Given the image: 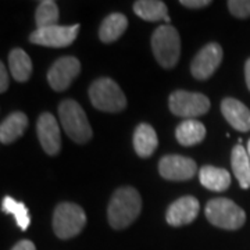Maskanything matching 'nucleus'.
I'll return each mask as SVG.
<instances>
[{
  "label": "nucleus",
  "instance_id": "8",
  "mask_svg": "<svg viewBox=\"0 0 250 250\" xmlns=\"http://www.w3.org/2000/svg\"><path fill=\"white\" fill-rule=\"evenodd\" d=\"M80 24L75 25H54V27L35 29L31 35V43L47 47H67L74 43L80 34Z\"/></svg>",
  "mask_w": 250,
  "mask_h": 250
},
{
  "label": "nucleus",
  "instance_id": "27",
  "mask_svg": "<svg viewBox=\"0 0 250 250\" xmlns=\"http://www.w3.org/2000/svg\"><path fill=\"white\" fill-rule=\"evenodd\" d=\"M9 88V72L6 71L4 64H0V92L4 93Z\"/></svg>",
  "mask_w": 250,
  "mask_h": 250
},
{
  "label": "nucleus",
  "instance_id": "5",
  "mask_svg": "<svg viewBox=\"0 0 250 250\" xmlns=\"http://www.w3.org/2000/svg\"><path fill=\"white\" fill-rule=\"evenodd\" d=\"M89 99L92 106L106 113H118L126 106L124 92L113 80L99 78L89 88Z\"/></svg>",
  "mask_w": 250,
  "mask_h": 250
},
{
  "label": "nucleus",
  "instance_id": "12",
  "mask_svg": "<svg viewBox=\"0 0 250 250\" xmlns=\"http://www.w3.org/2000/svg\"><path fill=\"white\" fill-rule=\"evenodd\" d=\"M38 138L42 145L43 150L47 154L53 156L60 152L62 147V136H60V128L59 123L50 113H43L38 118L36 124Z\"/></svg>",
  "mask_w": 250,
  "mask_h": 250
},
{
  "label": "nucleus",
  "instance_id": "7",
  "mask_svg": "<svg viewBox=\"0 0 250 250\" xmlns=\"http://www.w3.org/2000/svg\"><path fill=\"white\" fill-rule=\"evenodd\" d=\"M168 106L178 117H199L210 110V100L203 93L175 90L170 95Z\"/></svg>",
  "mask_w": 250,
  "mask_h": 250
},
{
  "label": "nucleus",
  "instance_id": "1",
  "mask_svg": "<svg viewBox=\"0 0 250 250\" xmlns=\"http://www.w3.org/2000/svg\"><path fill=\"white\" fill-rule=\"evenodd\" d=\"M141 210L142 199L139 192L132 187L120 188L113 193L108 203V224L114 229H124L138 218Z\"/></svg>",
  "mask_w": 250,
  "mask_h": 250
},
{
  "label": "nucleus",
  "instance_id": "19",
  "mask_svg": "<svg viewBox=\"0 0 250 250\" xmlns=\"http://www.w3.org/2000/svg\"><path fill=\"white\" fill-rule=\"evenodd\" d=\"M175 138L182 146H193L206 138V126L197 120L188 118L177 126Z\"/></svg>",
  "mask_w": 250,
  "mask_h": 250
},
{
  "label": "nucleus",
  "instance_id": "17",
  "mask_svg": "<svg viewBox=\"0 0 250 250\" xmlns=\"http://www.w3.org/2000/svg\"><path fill=\"white\" fill-rule=\"evenodd\" d=\"M27 126L28 118L24 113L21 111L11 113L6 120H3L0 125V142L7 145L17 141L25 132Z\"/></svg>",
  "mask_w": 250,
  "mask_h": 250
},
{
  "label": "nucleus",
  "instance_id": "29",
  "mask_svg": "<svg viewBox=\"0 0 250 250\" xmlns=\"http://www.w3.org/2000/svg\"><path fill=\"white\" fill-rule=\"evenodd\" d=\"M245 78H246V85H248V89L250 90V59L245 64Z\"/></svg>",
  "mask_w": 250,
  "mask_h": 250
},
{
  "label": "nucleus",
  "instance_id": "6",
  "mask_svg": "<svg viewBox=\"0 0 250 250\" xmlns=\"http://www.w3.org/2000/svg\"><path fill=\"white\" fill-rule=\"evenodd\" d=\"M86 214L81 206L75 203H60L53 213L54 233L60 239H71L83 229Z\"/></svg>",
  "mask_w": 250,
  "mask_h": 250
},
{
  "label": "nucleus",
  "instance_id": "3",
  "mask_svg": "<svg viewBox=\"0 0 250 250\" xmlns=\"http://www.w3.org/2000/svg\"><path fill=\"white\" fill-rule=\"evenodd\" d=\"M153 54L157 62L164 68L177 65L181 54V38L172 25H161L152 35Z\"/></svg>",
  "mask_w": 250,
  "mask_h": 250
},
{
  "label": "nucleus",
  "instance_id": "10",
  "mask_svg": "<svg viewBox=\"0 0 250 250\" xmlns=\"http://www.w3.org/2000/svg\"><path fill=\"white\" fill-rule=\"evenodd\" d=\"M80 71V60L72 56H65V57L59 59L50 67V70L47 72V82L54 90L62 92L71 85V82L77 78Z\"/></svg>",
  "mask_w": 250,
  "mask_h": 250
},
{
  "label": "nucleus",
  "instance_id": "26",
  "mask_svg": "<svg viewBox=\"0 0 250 250\" xmlns=\"http://www.w3.org/2000/svg\"><path fill=\"white\" fill-rule=\"evenodd\" d=\"M179 3L188 9H203L211 4L210 0H181Z\"/></svg>",
  "mask_w": 250,
  "mask_h": 250
},
{
  "label": "nucleus",
  "instance_id": "13",
  "mask_svg": "<svg viewBox=\"0 0 250 250\" xmlns=\"http://www.w3.org/2000/svg\"><path fill=\"white\" fill-rule=\"evenodd\" d=\"M199 210H200V205L196 197H179L168 207L166 220L172 227H182L195 221L199 214Z\"/></svg>",
  "mask_w": 250,
  "mask_h": 250
},
{
  "label": "nucleus",
  "instance_id": "4",
  "mask_svg": "<svg viewBox=\"0 0 250 250\" xmlns=\"http://www.w3.org/2000/svg\"><path fill=\"white\" fill-rule=\"evenodd\" d=\"M206 217L215 227L229 231L239 229L246 221L243 208L227 197L211 199L206 206Z\"/></svg>",
  "mask_w": 250,
  "mask_h": 250
},
{
  "label": "nucleus",
  "instance_id": "21",
  "mask_svg": "<svg viewBox=\"0 0 250 250\" xmlns=\"http://www.w3.org/2000/svg\"><path fill=\"white\" fill-rule=\"evenodd\" d=\"M231 166L235 178L238 179L242 189L250 188V159L246 149L242 145H236L231 153Z\"/></svg>",
  "mask_w": 250,
  "mask_h": 250
},
{
  "label": "nucleus",
  "instance_id": "25",
  "mask_svg": "<svg viewBox=\"0 0 250 250\" xmlns=\"http://www.w3.org/2000/svg\"><path fill=\"white\" fill-rule=\"evenodd\" d=\"M228 9L236 18L250 17V0H229Z\"/></svg>",
  "mask_w": 250,
  "mask_h": 250
},
{
  "label": "nucleus",
  "instance_id": "22",
  "mask_svg": "<svg viewBox=\"0 0 250 250\" xmlns=\"http://www.w3.org/2000/svg\"><path fill=\"white\" fill-rule=\"evenodd\" d=\"M10 74L18 82H25L32 74V62L22 49H13L9 54Z\"/></svg>",
  "mask_w": 250,
  "mask_h": 250
},
{
  "label": "nucleus",
  "instance_id": "11",
  "mask_svg": "<svg viewBox=\"0 0 250 250\" xmlns=\"http://www.w3.org/2000/svg\"><path fill=\"white\" fill-rule=\"evenodd\" d=\"M159 171L168 181H187L196 174V163L185 156L167 154L159 163Z\"/></svg>",
  "mask_w": 250,
  "mask_h": 250
},
{
  "label": "nucleus",
  "instance_id": "20",
  "mask_svg": "<svg viewBox=\"0 0 250 250\" xmlns=\"http://www.w3.org/2000/svg\"><path fill=\"white\" fill-rule=\"evenodd\" d=\"M128 28V20L121 13H113L103 20L99 28V38L103 43L116 42Z\"/></svg>",
  "mask_w": 250,
  "mask_h": 250
},
{
  "label": "nucleus",
  "instance_id": "28",
  "mask_svg": "<svg viewBox=\"0 0 250 250\" xmlns=\"http://www.w3.org/2000/svg\"><path fill=\"white\" fill-rule=\"evenodd\" d=\"M11 250H36V248L32 242L28 241V239H24V241L18 242L17 245Z\"/></svg>",
  "mask_w": 250,
  "mask_h": 250
},
{
  "label": "nucleus",
  "instance_id": "2",
  "mask_svg": "<svg viewBox=\"0 0 250 250\" xmlns=\"http://www.w3.org/2000/svg\"><path fill=\"white\" fill-rule=\"evenodd\" d=\"M59 117L62 120L65 134L74 142L86 143L92 139V128L80 103H77L72 99L62 100L59 106Z\"/></svg>",
  "mask_w": 250,
  "mask_h": 250
},
{
  "label": "nucleus",
  "instance_id": "30",
  "mask_svg": "<svg viewBox=\"0 0 250 250\" xmlns=\"http://www.w3.org/2000/svg\"><path fill=\"white\" fill-rule=\"evenodd\" d=\"M246 152H248V156H249V159H250V139H249V142H248V149H246Z\"/></svg>",
  "mask_w": 250,
  "mask_h": 250
},
{
  "label": "nucleus",
  "instance_id": "16",
  "mask_svg": "<svg viewBox=\"0 0 250 250\" xmlns=\"http://www.w3.org/2000/svg\"><path fill=\"white\" fill-rule=\"evenodd\" d=\"M200 184L210 190L224 192L231 187V175L224 168H218L214 166H205L199 171Z\"/></svg>",
  "mask_w": 250,
  "mask_h": 250
},
{
  "label": "nucleus",
  "instance_id": "9",
  "mask_svg": "<svg viewBox=\"0 0 250 250\" xmlns=\"http://www.w3.org/2000/svg\"><path fill=\"white\" fill-rule=\"evenodd\" d=\"M221 62H223V47L215 42H211L206 45L195 56L190 64V72L196 80H207L220 67Z\"/></svg>",
  "mask_w": 250,
  "mask_h": 250
},
{
  "label": "nucleus",
  "instance_id": "23",
  "mask_svg": "<svg viewBox=\"0 0 250 250\" xmlns=\"http://www.w3.org/2000/svg\"><path fill=\"white\" fill-rule=\"evenodd\" d=\"M59 7L57 3L53 0H43L39 3L35 13L36 29H43V28L54 27L59 25Z\"/></svg>",
  "mask_w": 250,
  "mask_h": 250
},
{
  "label": "nucleus",
  "instance_id": "24",
  "mask_svg": "<svg viewBox=\"0 0 250 250\" xmlns=\"http://www.w3.org/2000/svg\"><path fill=\"white\" fill-rule=\"evenodd\" d=\"M1 211L7 213V214H13L16 218L17 225L25 231L29 224H31V218H29V213H28L27 206L22 202H17L16 199L11 196H4L1 200Z\"/></svg>",
  "mask_w": 250,
  "mask_h": 250
},
{
  "label": "nucleus",
  "instance_id": "18",
  "mask_svg": "<svg viewBox=\"0 0 250 250\" xmlns=\"http://www.w3.org/2000/svg\"><path fill=\"white\" fill-rule=\"evenodd\" d=\"M134 11L138 17L145 21H161L164 20L167 25H170L168 10L164 1L160 0H138L134 3Z\"/></svg>",
  "mask_w": 250,
  "mask_h": 250
},
{
  "label": "nucleus",
  "instance_id": "14",
  "mask_svg": "<svg viewBox=\"0 0 250 250\" xmlns=\"http://www.w3.org/2000/svg\"><path fill=\"white\" fill-rule=\"evenodd\" d=\"M221 113L236 131H250V110L242 102L233 98L224 99L221 102Z\"/></svg>",
  "mask_w": 250,
  "mask_h": 250
},
{
  "label": "nucleus",
  "instance_id": "15",
  "mask_svg": "<svg viewBox=\"0 0 250 250\" xmlns=\"http://www.w3.org/2000/svg\"><path fill=\"white\" fill-rule=\"evenodd\" d=\"M159 139L152 125L139 124L134 132V147L139 157H150L157 149Z\"/></svg>",
  "mask_w": 250,
  "mask_h": 250
}]
</instances>
